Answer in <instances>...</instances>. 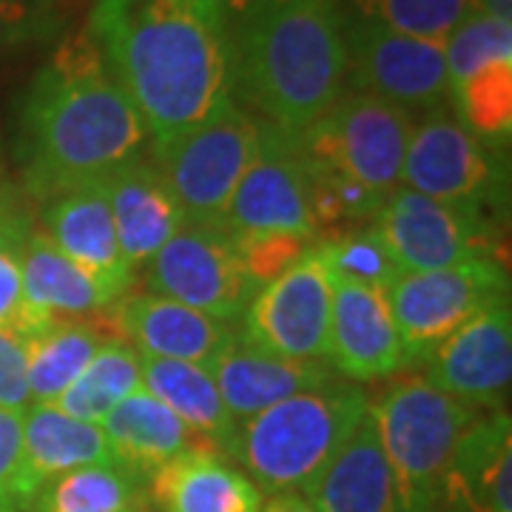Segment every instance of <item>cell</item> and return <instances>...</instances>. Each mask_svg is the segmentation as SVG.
<instances>
[{
	"instance_id": "ffe728a7",
	"label": "cell",
	"mask_w": 512,
	"mask_h": 512,
	"mask_svg": "<svg viewBox=\"0 0 512 512\" xmlns=\"http://www.w3.org/2000/svg\"><path fill=\"white\" fill-rule=\"evenodd\" d=\"M43 234L60 254L106 285L117 299L134 285V268L120 248L100 185H86L43 202Z\"/></svg>"
},
{
	"instance_id": "7402d4cb",
	"label": "cell",
	"mask_w": 512,
	"mask_h": 512,
	"mask_svg": "<svg viewBox=\"0 0 512 512\" xmlns=\"http://www.w3.org/2000/svg\"><path fill=\"white\" fill-rule=\"evenodd\" d=\"M157 512H259L265 493L217 450L194 444L146 481Z\"/></svg>"
},
{
	"instance_id": "52a82bcc",
	"label": "cell",
	"mask_w": 512,
	"mask_h": 512,
	"mask_svg": "<svg viewBox=\"0 0 512 512\" xmlns=\"http://www.w3.org/2000/svg\"><path fill=\"white\" fill-rule=\"evenodd\" d=\"M259 120L239 100H231L211 120L168 140L148 146L168 188L185 211V222L225 228L228 205L251 163Z\"/></svg>"
},
{
	"instance_id": "8d00e7d4",
	"label": "cell",
	"mask_w": 512,
	"mask_h": 512,
	"mask_svg": "<svg viewBox=\"0 0 512 512\" xmlns=\"http://www.w3.org/2000/svg\"><path fill=\"white\" fill-rule=\"evenodd\" d=\"M20 248L23 245L0 242V330H18L23 336H35L40 330L26 308Z\"/></svg>"
},
{
	"instance_id": "3957f363",
	"label": "cell",
	"mask_w": 512,
	"mask_h": 512,
	"mask_svg": "<svg viewBox=\"0 0 512 512\" xmlns=\"http://www.w3.org/2000/svg\"><path fill=\"white\" fill-rule=\"evenodd\" d=\"M234 97L299 134L345 92L342 0H222Z\"/></svg>"
},
{
	"instance_id": "e575fe53",
	"label": "cell",
	"mask_w": 512,
	"mask_h": 512,
	"mask_svg": "<svg viewBox=\"0 0 512 512\" xmlns=\"http://www.w3.org/2000/svg\"><path fill=\"white\" fill-rule=\"evenodd\" d=\"M444 57H447L450 86L490 63L512 60V23L495 20L473 9L444 37Z\"/></svg>"
},
{
	"instance_id": "4dcf8cb0",
	"label": "cell",
	"mask_w": 512,
	"mask_h": 512,
	"mask_svg": "<svg viewBox=\"0 0 512 512\" xmlns=\"http://www.w3.org/2000/svg\"><path fill=\"white\" fill-rule=\"evenodd\" d=\"M447 106L484 146L504 151L512 137V60H498L450 86Z\"/></svg>"
},
{
	"instance_id": "74e56055",
	"label": "cell",
	"mask_w": 512,
	"mask_h": 512,
	"mask_svg": "<svg viewBox=\"0 0 512 512\" xmlns=\"http://www.w3.org/2000/svg\"><path fill=\"white\" fill-rule=\"evenodd\" d=\"M29 404V336L0 330V407L23 413Z\"/></svg>"
},
{
	"instance_id": "8fae6325",
	"label": "cell",
	"mask_w": 512,
	"mask_h": 512,
	"mask_svg": "<svg viewBox=\"0 0 512 512\" xmlns=\"http://www.w3.org/2000/svg\"><path fill=\"white\" fill-rule=\"evenodd\" d=\"M333 274L325 242H311L299 259L254 293L237 330L256 348L296 362H325Z\"/></svg>"
},
{
	"instance_id": "5b68a950",
	"label": "cell",
	"mask_w": 512,
	"mask_h": 512,
	"mask_svg": "<svg viewBox=\"0 0 512 512\" xmlns=\"http://www.w3.org/2000/svg\"><path fill=\"white\" fill-rule=\"evenodd\" d=\"M379 444L402 512H436L464 430L481 416L424 376H407L370 399Z\"/></svg>"
},
{
	"instance_id": "60d3db41",
	"label": "cell",
	"mask_w": 512,
	"mask_h": 512,
	"mask_svg": "<svg viewBox=\"0 0 512 512\" xmlns=\"http://www.w3.org/2000/svg\"><path fill=\"white\" fill-rule=\"evenodd\" d=\"M32 214L23 202V188L0 174V242L23 245L32 237Z\"/></svg>"
},
{
	"instance_id": "7c38bea8",
	"label": "cell",
	"mask_w": 512,
	"mask_h": 512,
	"mask_svg": "<svg viewBox=\"0 0 512 512\" xmlns=\"http://www.w3.org/2000/svg\"><path fill=\"white\" fill-rule=\"evenodd\" d=\"M146 288L228 325H239L259 291L234 234L220 225L194 222H185L148 262Z\"/></svg>"
},
{
	"instance_id": "ab89813d",
	"label": "cell",
	"mask_w": 512,
	"mask_h": 512,
	"mask_svg": "<svg viewBox=\"0 0 512 512\" xmlns=\"http://www.w3.org/2000/svg\"><path fill=\"white\" fill-rule=\"evenodd\" d=\"M20 458H23V413L0 407V504L15 507Z\"/></svg>"
},
{
	"instance_id": "5bb4252c",
	"label": "cell",
	"mask_w": 512,
	"mask_h": 512,
	"mask_svg": "<svg viewBox=\"0 0 512 512\" xmlns=\"http://www.w3.org/2000/svg\"><path fill=\"white\" fill-rule=\"evenodd\" d=\"M225 228L239 239H319L308 202L305 160L293 131L259 120L254 157L228 205Z\"/></svg>"
},
{
	"instance_id": "9a60e30c",
	"label": "cell",
	"mask_w": 512,
	"mask_h": 512,
	"mask_svg": "<svg viewBox=\"0 0 512 512\" xmlns=\"http://www.w3.org/2000/svg\"><path fill=\"white\" fill-rule=\"evenodd\" d=\"M424 379L476 413H504L512 382V308L495 302L444 339L424 362Z\"/></svg>"
},
{
	"instance_id": "d6986e66",
	"label": "cell",
	"mask_w": 512,
	"mask_h": 512,
	"mask_svg": "<svg viewBox=\"0 0 512 512\" xmlns=\"http://www.w3.org/2000/svg\"><path fill=\"white\" fill-rule=\"evenodd\" d=\"M97 185L109 205L120 248L134 271L148 265L185 225V211L148 154L120 165Z\"/></svg>"
},
{
	"instance_id": "83f0119b",
	"label": "cell",
	"mask_w": 512,
	"mask_h": 512,
	"mask_svg": "<svg viewBox=\"0 0 512 512\" xmlns=\"http://www.w3.org/2000/svg\"><path fill=\"white\" fill-rule=\"evenodd\" d=\"M23 512H151L146 481L120 464H92L43 484Z\"/></svg>"
},
{
	"instance_id": "44dd1931",
	"label": "cell",
	"mask_w": 512,
	"mask_h": 512,
	"mask_svg": "<svg viewBox=\"0 0 512 512\" xmlns=\"http://www.w3.org/2000/svg\"><path fill=\"white\" fill-rule=\"evenodd\" d=\"M436 512H512L510 413L478 416L458 439Z\"/></svg>"
},
{
	"instance_id": "cb8c5ba5",
	"label": "cell",
	"mask_w": 512,
	"mask_h": 512,
	"mask_svg": "<svg viewBox=\"0 0 512 512\" xmlns=\"http://www.w3.org/2000/svg\"><path fill=\"white\" fill-rule=\"evenodd\" d=\"M20 271L26 308L32 313L37 330L63 319H83L109 311L117 302V296L106 285H100L92 274L74 265L69 256L60 254L43 231H32V237L23 242Z\"/></svg>"
},
{
	"instance_id": "b9f144b4",
	"label": "cell",
	"mask_w": 512,
	"mask_h": 512,
	"mask_svg": "<svg viewBox=\"0 0 512 512\" xmlns=\"http://www.w3.org/2000/svg\"><path fill=\"white\" fill-rule=\"evenodd\" d=\"M259 512H316L308 504V498L299 493H279L271 495V498H265V504H262V510Z\"/></svg>"
},
{
	"instance_id": "6da1fadb",
	"label": "cell",
	"mask_w": 512,
	"mask_h": 512,
	"mask_svg": "<svg viewBox=\"0 0 512 512\" xmlns=\"http://www.w3.org/2000/svg\"><path fill=\"white\" fill-rule=\"evenodd\" d=\"M86 35L140 111L148 146L237 100L222 0H92Z\"/></svg>"
},
{
	"instance_id": "277c9868",
	"label": "cell",
	"mask_w": 512,
	"mask_h": 512,
	"mask_svg": "<svg viewBox=\"0 0 512 512\" xmlns=\"http://www.w3.org/2000/svg\"><path fill=\"white\" fill-rule=\"evenodd\" d=\"M370 410L359 384L339 382L296 393L239 421L234 461L262 493H305L348 444Z\"/></svg>"
},
{
	"instance_id": "e0dca14e",
	"label": "cell",
	"mask_w": 512,
	"mask_h": 512,
	"mask_svg": "<svg viewBox=\"0 0 512 512\" xmlns=\"http://www.w3.org/2000/svg\"><path fill=\"white\" fill-rule=\"evenodd\" d=\"M109 311L123 342L140 356L168 362L208 365L237 333V325L148 291L120 296Z\"/></svg>"
},
{
	"instance_id": "836d02e7",
	"label": "cell",
	"mask_w": 512,
	"mask_h": 512,
	"mask_svg": "<svg viewBox=\"0 0 512 512\" xmlns=\"http://www.w3.org/2000/svg\"><path fill=\"white\" fill-rule=\"evenodd\" d=\"M350 12L427 40H444L476 9V0H342Z\"/></svg>"
},
{
	"instance_id": "603a6c76",
	"label": "cell",
	"mask_w": 512,
	"mask_h": 512,
	"mask_svg": "<svg viewBox=\"0 0 512 512\" xmlns=\"http://www.w3.org/2000/svg\"><path fill=\"white\" fill-rule=\"evenodd\" d=\"M92 464H114L100 424L72 419L55 404H29L23 410V458L15 507L23 512L43 484Z\"/></svg>"
},
{
	"instance_id": "7a4b0ae2",
	"label": "cell",
	"mask_w": 512,
	"mask_h": 512,
	"mask_svg": "<svg viewBox=\"0 0 512 512\" xmlns=\"http://www.w3.org/2000/svg\"><path fill=\"white\" fill-rule=\"evenodd\" d=\"M143 154V117L89 35L63 37L20 97L15 160L23 194L43 205L97 185Z\"/></svg>"
},
{
	"instance_id": "7bdbcfd3",
	"label": "cell",
	"mask_w": 512,
	"mask_h": 512,
	"mask_svg": "<svg viewBox=\"0 0 512 512\" xmlns=\"http://www.w3.org/2000/svg\"><path fill=\"white\" fill-rule=\"evenodd\" d=\"M476 9L495 20L512 23V0H476Z\"/></svg>"
},
{
	"instance_id": "f35d334b",
	"label": "cell",
	"mask_w": 512,
	"mask_h": 512,
	"mask_svg": "<svg viewBox=\"0 0 512 512\" xmlns=\"http://www.w3.org/2000/svg\"><path fill=\"white\" fill-rule=\"evenodd\" d=\"M237 239L239 254L245 259V268L254 279L256 285L262 288L265 282H271L274 276H279L293 259H299V254L311 245V242H302V239L293 237H251V239Z\"/></svg>"
},
{
	"instance_id": "8992f818",
	"label": "cell",
	"mask_w": 512,
	"mask_h": 512,
	"mask_svg": "<svg viewBox=\"0 0 512 512\" xmlns=\"http://www.w3.org/2000/svg\"><path fill=\"white\" fill-rule=\"evenodd\" d=\"M402 188L493 217L507 211L510 165L504 151L484 146L461 126L450 106H439L413 117Z\"/></svg>"
},
{
	"instance_id": "484cf974",
	"label": "cell",
	"mask_w": 512,
	"mask_h": 512,
	"mask_svg": "<svg viewBox=\"0 0 512 512\" xmlns=\"http://www.w3.org/2000/svg\"><path fill=\"white\" fill-rule=\"evenodd\" d=\"M143 390L165 404L191 430V436L234 461L239 421L222 404L214 376L205 365L168 362L154 356H140Z\"/></svg>"
},
{
	"instance_id": "ba28073f",
	"label": "cell",
	"mask_w": 512,
	"mask_h": 512,
	"mask_svg": "<svg viewBox=\"0 0 512 512\" xmlns=\"http://www.w3.org/2000/svg\"><path fill=\"white\" fill-rule=\"evenodd\" d=\"M413 117L416 114L382 97L342 92L319 120L296 134V143L308 163L339 171L390 197L402 188Z\"/></svg>"
},
{
	"instance_id": "ac0fdd59",
	"label": "cell",
	"mask_w": 512,
	"mask_h": 512,
	"mask_svg": "<svg viewBox=\"0 0 512 512\" xmlns=\"http://www.w3.org/2000/svg\"><path fill=\"white\" fill-rule=\"evenodd\" d=\"M205 367L214 376L222 404L237 421L251 419L296 393L328 387L342 379L328 362L282 359L251 345L239 330Z\"/></svg>"
},
{
	"instance_id": "4316f807",
	"label": "cell",
	"mask_w": 512,
	"mask_h": 512,
	"mask_svg": "<svg viewBox=\"0 0 512 512\" xmlns=\"http://www.w3.org/2000/svg\"><path fill=\"white\" fill-rule=\"evenodd\" d=\"M100 430L106 436L114 464L143 481L154 476L165 461L200 444L183 421L143 387L117 404L100 421Z\"/></svg>"
},
{
	"instance_id": "d590c367",
	"label": "cell",
	"mask_w": 512,
	"mask_h": 512,
	"mask_svg": "<svg viewBox=\"0 0 512 512\" xmlns=\"http://www.w3.org/2000/svg\"><path fill=\"white\" fill-rule=\"evenodd\" d=\"M69 0H0V60L63 35Z\"/></svg>"
},
{
	"instance_id": "d4e9b609",
	"label": "cell",
	"mask_w": 512,
	"mask_h": 512,
	"mask_svg": "<svg viewBox=\"0 0 512 512\" xmlns=\"http://www.w3.org/2000/svg\"><path fill=\"white\" fill-rule=\"evenodd\" d=\"M302 495L316 512H402L370 410L328 470Z\"/></svg>"
},
{
	"instance_id": "f546056e",
	"label": "cell",
	"mask_w": 512,
	"mask_h": 512,
	"mask_svg": "<svg viewBox=\"0 0 512 512\" xmlns=\"http://www.w3.org/2000/svg\"><path fill=\"white\" fill-rule=\"evenodd\" d=\"M143 387L140 353L123 339H106L83 373L55 402L60 413L72 419L100 424L117 404Z\"/></svg>"
},
{
	"instance_id": "f1b7e54d",
	"label": "cell",
	"mask_w": 512,
	"mask_h": 512,
	"mask_svg": "<svg viewBox=\"0 0 512 512\" xmlns=\"http://www.w3.org/2000/svg\"><path fill=\"white\" fill-rule=\"evenodd\" d=\"M100 330L83 319L52 322L29 336V396L32 404H55L106 342Z\"/></svg>"
},
{
	"instance_id": "ee69618b",
	"label": "cell",
	"mask_w": 512,
	"mask_h": 512,
	"mask_svg": "<svg viewBox=\"0 0 512 512\" xmlns=\"http://www.w3.org/2000/svg\"><path fill=\"white\" fill-rule=\"evenodd\" d=\"M0 512H20V510H15L12 504H0Z\"/></svg>"
},
{
	"instance_id": "1f68e13d",
	"label": "cell",
	"mask_w": 512,
	"mask_h": 512,
	"mask_svg": "<svg viewBox=\"0 0 512 512\" xmlns=\"http://www.w3.org/2000/svg\"><path fill=\"white\" fill-rule=\"evenodd\" d=\"M305 177H308V202H311L319 239H325V234L336 237L348 228L373 222L387 200L379 191L308 160H305Z\"/></svg>"
},
{
	"instance_id": "d6a6232c",
	"label": "cell",
	"mask_w": 512,
	"mask_h": 512,
	"mask_svg": "<svg viewBox=\"0 0 512 512\" xmlns=\"http://www.w3.org/2000/svg\"><path fill=\"white\" fill-rule=\"evenodd\" d=\"M322 242H325L330 274L336 282H353L387 293L396 276L402 274L379 231L373 228V222L348 228L336 237H325Z\"/></svg>"
},
{
	"instance_id": "9c48e42d",
	"label": "cell",
	"mask_w": 512,
	"mask_h": 512,
	"mask_svg": "<svg viewBox=\"0 0 512 512\" xmlns=\"http://www.w3.org/2000/svg\"><path fill=\"white\" fill-rule=\"evenodd\" d=\"M510 299L501 259H476L441 271H402L387 291L407 365L419 367L464 322Z\"/></svg>"
},
{
	"instance_id": "30bf717a",
	"label": "cell",
	"mask_w": 512,
	"mask_h": 512,
	"mask_svg": "<svg viewBox=\"0 0 512 512\" xmlns=\"http://www.w3.org/2000/svg\"><path fill=\"white\" fill-rule=\"evenodd\" d=\"M345 86L373 94L410 114L447 106L450 74L444 40L396 32L379 20L356 15L345 6Z\"/></svg>"
},
{
	"instance_id": "4fadbf2b",
	"label": "cell",
	"mask_w": 512,
	"mask_h": 512,
	"mask_svg": "<svg viewBox=\"0 0 512 512\" xmlns=\"http://www.w3.org/2000/svg\"><path fill=\"white\" fill-rule=\"evenodd\" d=\"M373 228L399 271H441L498 256L495 217L396 188L384 200Z\"/></svg>"
},
{
	"instance_id": "2e32d148",
	"label": "cell",
	"mask_w": 512,
	"mask_h": 512,
	"mask_svg": "<svg viewBox=\"0 0 512 512\" xmlns=\"http://www.w3.org/2000/svg\"><path fill=\"white\" fill-rule=\"evenodd\" d=\"M325 362L353 384L382 382L410 367L387 293L333 279Z\"/></svg>"
}]
</instances>
